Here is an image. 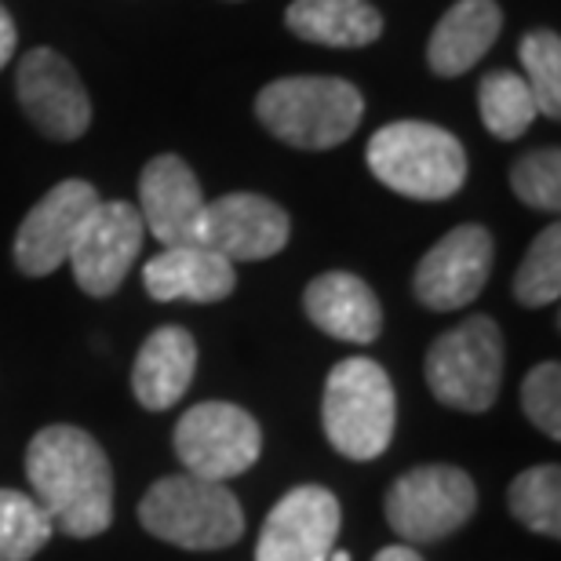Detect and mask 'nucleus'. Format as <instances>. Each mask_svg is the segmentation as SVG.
<instances>
[{
  "mask_svg": "<svg viewBox=\"0 0 561 561\" xmlns=\"http://www.w3.org/2000/svg\"><path fill=\"white\" fill-rule=\"evenodd\" d=\"M55 525L41 503L15 489H0V561H30L51 540Z\"/></svg>",
  "mask_w": 561,
  "mask_h": 561,
  "instance_id": "obj_23",
  "label": "nucleus"
},
{
  "mask_svg": "<svg viewBox=\"0 0 561 561\" xmlns=\"http://www.w3.org/2000/svg\"><path fill=\"white\" fill-rule=\"evenodd\" d=\"M561 291V227L551 222L540 238L529 244L525 260L518 266V277H514V296H518L522 307H547V302H558Z\"/></svg>",
  "mask_w": 561,
  "mask_h": 561,
  "instance_id": "obj_24",
  "label": "nucleus"
},
{
  "mask_svg": "<svg viewBox=\"0 0 561 561\" xmlns=\"http://www.w3.org/2000/svg\"><path fill=\"white\" fill-rule=\"evenodd\" d=\"M142 216L128 201H99V208L77 233L70 249V271L81 291L106 299L125 285L128 271L142 252Z\"/></svg>",
  "mask_w": 561,
  "mask_h": 561,
  "instance_id": "obj_9",
  "label": "nucleus"
},
{
  "mask_svg": "<svg viewBox=\"0 0 561 561\" xmlns=\"http://www.w3.org/2000/svg\"><path fill=\"white\" fill-rule=\"evenodd\" d=\"M329 561H351V554H346V551H332Z\"/></svg>",
  "mask_w": 561,
  "mask_h": 561,
  "instance_id": "obj_30",
  "label": "nucleus"
},
{
  "mask_svg": "<svg viewBox=\"0 0 561 561\" xmlns=\"http://www.w3.org/2000/svg\"><path fill=\"white\" fill-rule=\"evenodd\" d=\"M11 55H15V22H11L8 8L0 4V70L11 62Z\"/></svg>",
  "mask_w": 561,
  "mask_h": 561,
  "instance_id": "obj_28",
  "label": "nucleus"
},
{
  "mask_svg": "<svg viewBox=\"0 0 561 561\" xmlns=\"http://www.w3.org/2000/svg\"><path fill=\"white\" fill-rule=\"evenodd\" d=\"M507 507L529 533L547 540L561 536V470L554 463L529 467L507 489Z\"/></svg>",
  "mask_w": 561,
  "mask_h": 561,
  "instance_id": "obj_22",
  "label": "nucleus"
},
{
  "mask_svg": "<svg viewBox=\"0 0 561 561\" xmlns=\"http://www.w3.org/2000/svg\"><path fill=\"white\" fill-rule=\"evenodd\" d=\"M285 26L321 48H365L383 37V15L368 0H291Z\"/></svg>",
  "mask_w": 561,
  "mask_h": 561,
  "instance_id": "obj_20",
  "label": "nucleus"
},
{
  "mask_svg": "<svg viewBox=\"0 0 561 561\" xmlns=\"http://www.w3.org/2000/svg\"><path fill=\"white\" fill-rule=\"evenodd\" d=\"M522 66L529 73V92L536 110L547 117L561 114V41L554 30H533L522 41Z\"/></svg>",
  "mask_w": 561,
  "mask_h": 561,
  "instance_id": "obj_25",
  "label": "nucleus"
},
{
  "mask_svg": "<svg viewBox=\"0 0 561 561\" xmlns=\"http://www.w3.org/2000/svg\"><path fill=\"white\" fill-rule=\"evenodd\" d=\"M255 117L296 150H332L362 125L365 99L343 77H280L255 99Z\"/></svg>",
  "mask_w": 561,
  "mask_h": 561,
  "instance_id": "obj_2",
  "label": "nucleus"
},
{
  "mask_svg": "<svg viewBox=\"0 0 561 561\" xmlns=\"http://www.w3.org/2000/svg\"><path fill=\"white\" fill-rule=\"evenodd\" d=\"M376 561H423L416 547L409 543H394V547H383V551L376 554Z\"/></svg>",
  "mask_w": 561,
  "mask_h": 561,
  "instance_id": "obj_29",
  "label": "nucleus"
},
{
  "mask_svg": "<svg viewBox=\"0 0 561 561\" xmlns=\"http://www.w3.org/2000/svg\"><path fill=\"white\" fill-rule=\"evenodd\" d=\"M478 511V485L467 470L431 463L401 474L387 492V522L401 540L437 543L459 533Z\"/></svg>",
  "mask_w": 561,
  "mask_h": 561,
  "instance_id": "obj_7",
  "label": "nucleus"
},
{
  "mask_svg": "<svg viewBox=\"0 0 561 561\" xmlns=\"http://www.w3.org/2000/svg\"><path fill=\"white\" fill-rule=\"evenodd\" d=\"M302 310L324 335L340 343L368 346L383 332V307H379L376 291L357 274L346 271L313 277L302 291Z\"/></svg>",
  "mask_w": 561,
  "mask_h": 561,
  "instance_id": "obj_16",
  "label": "nucleus"
},
{
  "mask_svg": "<svg viewBox=\"0 0 561 561\" xmlns=\"http://www.w3.org/2000/svg\"><path fill=\"white\" fill-rule=\"evenodd\" d=\"M142 285L157 302H219L238 285V274L227 255L205 244H172L146 263Z\"/></svg>",
  "mask_w": 561,
  "mask_h": 561,
  "instance_id": "obj_17",
  "label": "nucleus"
},
{
  "mask_svg": "<svg viewBox=\"0 0 561 561\" xmlns=\"http://www.w3.org/2000/svg\"><path fill=\"white\" fill-rule=\"evenodd\" d=\"M343 511L324 485H299L285 492L266 514L255 561H329L340 536Z\"/></svg>",
  "mask_w": 561,
  "mask_h": 561,
  "instance_id": "obj_12",
  "label": "nucleus"
},
{
  "mask_svg": "<svg viewBox=\"0 0 561 561\" xmlns=\"http://www.w3.org/2000/svg\"><path fill=\"white\" fill-rule=\"evenodd\" d=\"M522 405L536 431H543L551 442H558L561 437V365L558 362L536 365L533 373L525 376Z\"/></svg>",
  "mask_w": 561,
  "mask_h": 561,
  "instance_id": "obj_27",
  "label": "nucleus"
},
{
  "mask_svg": "<svg viewBox=\"0 0 561 561\" xmlns=\"http://www.w3.org/2000/svg\"><path fill=\"white\" fill-rule=\"evenodd\" d=\"M205 194L183 157L161 153L142 168L139 175V216L142 227L153 233L164 249L172 244H194Z\"/></svg>",
  "mask_w": 561,
  "mask_h": 561,
  "instance_id": "obj_15",
  "label": "nucleus"
},
{
  "mask_svg": "<svg viewBox=\"0 0 561 561\" xmlns=\"http://www.w3.org/2000/svg\"><path fill=\"white\" fill-rule=\"evenodd\" d=\"M15 92L41 136L55 142L81 139L88 125H92V103H88L81 77H77V70L59 51L33 48L22 55Z\"/></svg>",
  "mask_w": 561,
  "mask_h": 561,
  "instance_id": "obj_11",
  "label": "nucleus"
},
{
  "mask_svg": "<svg viewBox=\"0 0 561 561\" xmlns=\"http://www.w3.org/2000/svg\"><path fill=\"white\" fill-rule=\"evenodd\" d=\"M26 478L55 533L92 540L114 522V470L103 445L81 426H44L26 448Z\"/></svg>",
  "mask_w": 561,
  "mask_h": 561,
  "instance_id": "obj_1",
  "label": "nucleus"
},
{
  "mask_svg": "<svg viewBox=\"0 0 561 561\" xmlns=\"http://www.w3.org/2000/svg\"><path fill=\"white\" fill-rule=\"evenodd\" d=\"M503 30L496 0H456L426 44V62L437 77H459L485 59Z\"/></svg>",
  "mask_w": 561,
  "mask_h": 561,
  "instance_id": "obj_19",
  "label": "nucleus"
},
{
  "mask_svg": "<svg viewBox=\"0 0 561 561\" xmlns=\"http://www.w3.org/2000/svg\"><path fill=\"white\" fill-rule=\"evenodd\" d=\"M511 190L522 205L536 211H558L561 208V150H533L514 161L511 168Z\"/></svg>",
  "mask_w": 561,
  "mask_h": 561,
  "instance_id": "obj_26",
  "label": "nucleus"
},
{
  "mask_svg": "<svg viewBox=\"0 0 561 561\" xmlns=\"http://www.w3.org/2000/svg\"><path fill=\"white\" fill-rule=\"evenodd\" d=\"M99 190L84 179H66L51 186L15 233V266L26 277H48L70 260L77 233L99 208Z\"/></svg>",
  "mask_w": 561,
  "mask_h": 561,
  "instance_id": "obj_10",
  "label": "nucleus"
},
{
  "mask_svg": "<svg viewBox=\"0 0 561 561\" xmlns=\"http://www.w3.org/2000/svg\"><path fill=\"white\" fill-rule=\"evenodd\" d=\"M197 373V343L183 324H161L139 346L131 365V394L142 409L168 412L186 394Z\"/></svg>",
  "mask_w": 561,
  "mask_h": 561,
  "instance_id": "obj_18",
  "label": "nucleus"
},
{
  "mask_svg": "<svg viewBox=\"0 0 561 561\" xmlns=\"http://www.w3.org/2000/svg\"><path fill=\"white\" fill-rule=\"evenodd\" d=\"M426 387L448 409L489 412L503 383V332L500 324L474 313L463 324L437 335L426 351Z\"/></svg>",
  "mask_w": 561,
  "mask_h": 561,
  "instance_id": "obj_6",
  "label": "nucleus"
},
{
  "mask_svg": "<svg viewBox=\"0 0 561 561\" xmlns=\"http://www.w3.org/2000/svg\"><path fill=\"white\" fill-rule=\"evenodd\" d=\"M373 175L412 201H445L467 183V153L453 131L426 121H394L365 150Z\"/></svg>",
  "mask_w": 561,
  "mask_h": 561,
  "instance_id": "obj_5",
  "label": "nucleus"
},
{
  "mask_svg": "<svg viewBox=\"0 0 561 561\" xmlns=\"http://www.w3.org/2000/svg\"><path fill=\"white\" fill-rule=\"evenodd\" d=\"M492 274V238L478 222L448 230L416 266V299L431 310L470 307Z\"/></svg>",
  "mask_w": 561,
  "mask_h": 561,
  "instance_id": "obj_14",
  "label": "nucleus"
},
{
  "mask_svg": "<svg viewBox=\"0 0 561 561\" xmlns=\"http://www.w3.org/2000/svg\"><path fill=\"white\" fill-rule=\"evenodd\" d=\"M478 110H481L485 128L503 142L522 139L525 131L533 128V121L540 117L529 84L514 70H492L485 81L478 84Z\"/></svg>",
  "mask_w": 561,
  "mask_h": 561,
  "instance_id": "obj_21",
  "label": "nucleus"
},
{
  "mask_svg": "<svg viewBox=\"0 0 561 561\" xmlns=\"http://www.w3.org/2000/svg\"><path fill=\"white\" fill-rule=\"evenodd\" d=\"M175 456L186 474L227 485L263 456V431L241 405L201 401L175 423Z\"/></svg>",
  "mask_w": 561,
  "mask_h": 561,
  "instance_id": "obj_8",
  "label": "nucleus"
},
{
  "mask_svg": "<svg viewBox=\"0 0 561 561\" xmlns=\"http://www.w3.org/2000/svg\"><path fill=\"white\" fill-rule=\"evenodd\" d=\"M324 437L340 456L368 463L394 442L398 398L387 368L373 357H343L324 379Z\"/></svg>",
  "mask_w": 561,
  "mask_h": 561,
  "instance_id": "obj_3",
  "label": "nucleus"
},
{
  "mask_svg": "<svg viewBox=\"0 0 561 561\" xmlns=\"http://www.w3.org/2000/svg\"><path fill=\"white\" fill-rule=\"evenodd\" d=\"M142 529L183 551H222L244 533V511L222 481L172 474L153 481L139 503Z\"/></svg>",
  "mask_w": 561,
  "mask_h": 561,
  "instance_id": "obj_4",
  "label": "nucleus"
},
{
  "mask_svg": "<svg viewBox=\"0 0 561 561\" xmlns=\"http://www.w3.org/2000/svg\"><path fill=\"white\" fill-rule=\"evenodd\" d=\"M288 211L263 194H227L205 201L194 244L227 255L230 263L271 260L288 244Z\"/></svg>",
  "mask_w": 561,
  "mask_h": 561,
  "instance_id": "obj_13",
  "label": "nucleus"
}]
</instances>
